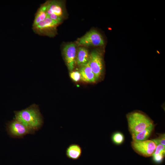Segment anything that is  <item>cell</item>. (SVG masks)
<instances>
[{
  "mask_svg": "<svg viewBox=\"0 0 165 165\" xmlns=\"http://www.w3.org/2000/svg\"><path fill=\"white\" fill-rule=\"evenodd\" d=\"M158 137L155 138L151 139L156 145L160 144L165 146V134H158Z\"/></svg>",
  "mask_w": 165,
  "mask_h": 165,
  "instance_id": "obj_16",
  "label": "cell"
},
{
  "mask_svg": "<svg viewBox=\"0 0 165 165\" xmlns=\"http://www.w3.org/2000/svg\"><path fill=\"white\" fill-rule=\"evenodd\" d=\"M71 78L75 82H78L81 79V75L78 71H72L70 73Z\"/></svg>",
  "mask_w": 165,
  "mask_h": 165,
  "instance_id": "obj_18",
  "label": "cell"
},
{
  "mask_svg": "<svg viewBox=\"0 0 165 165\" xmlns=\"http://www.w3.org/2000/svg\"><path fill=\"white\" fill-rule=\"evenodd\" d=\"M128 129L131 135L141 132L154 124L147 115L140 111L129 113L127 115Z\"/></svg>",
  "mask_w": 165,
  "mask_h": 165,
  "instance_id": "obj_2",
  "label": "cell"
},
{
  "mask_svg": "<svg viewBox=\"0 0 165 165\" xmlns=\"http://www.w3.org/2000/svg\"><path fill=\"white\" fill-rule=\"evenodd\" d=\"M59 23L47 17L43 21L36 26L32 27L34 32L39 35H52L56 31L57 26Z\"/></svg>",
  "mask_w": 165,
  "mask_h": 165,
  "instance_id": "obj_5",
  "label": "cell"
},
{
  "mask_svg": "<svg viewBox=\"0 0 165 165\" xmlns=\"http://www.w3.org/2000/svg\"><path fill=\"white\" fill-rule=\"evenodd\" d=\"M155 127L153 124L140 132L131 135L132 140L138 141L147 140L154 130Z\"/></svg>",
  "mask_w": 165,
  "mask_h": 165,
  "instance_id": "obj_14",
  "label": "cell"
},
{
  "mask_svg": "<svg viewBox=\"0 0 165 165\" xmlns=\"http://www.w3.org/2000/svg\"><path fill=\"white\" fill-rule=\"evenodd\" d=\"M47 2L41 4L35 13L32 24V27L37 25L44 21L47 17Z\"/></svg>",
  "mask_w": 165,
  "mask_h": 165,
  "instance_id": "obj_12",
  "label": "cell"
},
{
  "mask_svg": "<svg viewBox=\"0 0 165 165\" xmlns=\"http://www.w3.org/2000/svg\"><path fill=\"white\" fill-rule=\"evenodd\" d=\"M79 72L80 74L81 79L84 82H94L97 80L88 63L81 66Z\"/></svg>",
  "mask_w": 165,
  "mask_h": 165,
  "instance_id": "obj_10",
  "label": "cell"
},
{
  "mask_svg": "<svg viewBox=\"0 0 165 165\" xmlns=\"http://www.w3.org/2000/svg\"><path fill=\"white\" fill-rule=\"evenodd\" d=\"M6 130L11 137L23 138L28 134H34L31 130L16 119L8 122L6 124Z\"/></svg>",
  "mask_w": 165,
  "mask_h": 165,
  "instance_id": "obj_3",
  "label": "cell"
},
{
  "mask_svg": "<svg viewBox=\"0 0 165 165\" xmlns=\"http://www.w3.org/2000/svg\"><path fill=\"white\" fill-rule=\"evenodd\" d=\"M131 145L135 152L145 157L152 156L156 147V144L151 140L139 141L132 140Z\"/></svg>",
  "mask_w": 165,
  "mask_h": 165,
  "instance_id": "obj_4",
  "label": "cell"
},
{
  "mask_svg": "<svg viewBox=\"0 0 165 165\" xmlns=\"http://www.w3.org/2000/svg\"><path fill=\"white\" fill-rule=\"evenodd\" d=\"M79 43L86 46H98L104 45L101 35L97 31L92 30L87 33L79 40Z\"/></svg>",
  "mask_w": 165,
  "mask_h": 165,
  "instance_id": "obj_7",
  "label": "cell"
},
{
  "mask_svg": "<svg viewBox=\"0 0 165 165\" xmlns=\"http://www.w3.org/2000/svg\"><path fill=\"white\" fill-rule=\"evenodd\" d=\"M88 64L97 80L101 76L103 70L102 55L98 50H94L90 53Z\"/></svg>",
  "mask_w": 165,
  "mask_h": 165,
  "instance_id": "obj_6",
  "label": "cell"
},
{
  "mask_svg": "<svg viewBox=\"0 0 165 165\" xmlns=\"http://www.w3.org/2000/svg\"><path fill=\"white\" fill-rule=\"evenodd\" d=\"M82 148L80 146L76 144L70 145L66 148L65 154L68 159L73 160H79L82 155Z\"/></svg>",
  "mask_w": 165,
  "mask_h": 165,
  "instance_id": "obj_11",
  "label": "cell"
},
{
  "mask_svg": "<svg viewBox=\"0 0 165 165\" xmlns=\"http://www.w3.org/2000/svg\"><path fill=\"white\" fill-rule=\"evenodd\" d=\"M165 146L160 144L156 145L155 150L152 155L160 154L165 155Z\"/></svg>",
  "mask_w": 165,
  "mask_h": 165,
  "instance_id": "obj_17",
  "label": "cell"
},
{
  "mask_svg": "<svg viewBox=\"0 0 165 165\" xmlns=\"http://www.w3.org/2000/svg\"><path fill=\"white\" fill-rule=\"evenodd\" d=\"M164 155L163 154H160L153 155L152 156H153V159L154 161L157 163H160L162 161Z\"/></svg>",
  "mask_w": 165,
  "mask_h": 165,
  "instance_id": "obj_19",
  "label": "cell"
},
{
  "mask_svg": "<svg viewBox=\"0 0 165 165\" xmlns=\"http://www.w3.org/2000/svg\"><path fill=\"white\" fill-rule=\"evenodd\" d=\"M90 55L88 50L86 48L84 47H79L76 54V63L80 66L87 63L89 60Z\"/></svg>",
  "mask_w": 165,
  "mask_h": 165,
  "instance_id": "obj_13",
  "label": "cell"
},
{
  "mask_svg": "<svg viewBox=\"0 0 165 165\" xmlns=\"http://www.w3.org/2000/svg\"><path fill=\"white\" fill-rule=\"evenodd\" d=\"M63 55L68 69L72 71L74 67L76 54L75 45L71 43L66 45L63 49Z\"/></svg>",
  "mask_w": 165,
  "mask_h": 165,
  "instance_id": "obj_8",
  "label": "cell"
},
{
  "mask_svg": "<svg viewBox=\"0 0 165 165\" xmlns=\"http://www.w3.org/2000/svg\"><path fill=\"white\" fill-rule=\"evenodd\" d=\"M47 16L53 15L63 18L64 8L61 2L57 0H52L47 1Z\"/></svg>",
  "mask_w": 165,
  "mask_h": 165,
  "instance_id": "obj_9",
  "label": "cell"
},
{
  "mask_svg": "<svg viewBox=\"0 0 165 165\" xmlns=\"http://www.w3.org/2000/svg\"><path fill=\"white\" fill-rule=\"evenodd\" d=\"M111 139L113 143L116 145H119L122 144L124 142V137L121 132H116L112 134Z\"/></svg>",
  "mask_w": 165,
  "mask_h": 165,
  "instance_id": "obj_15",
  "label": "cell"
},
{
  "mask_svg": "<svg viewBox=\"0 0 165 165\" xmlns=\"http://www.w3.org/2000/svg\"><path fill=\"white\" fill-rule=\"evenodd\" d=\"M14 119L22 123L34 134L43 124V117L38 106L33 104L25 109L14 112Z\"/></svg>",
  "mask_w": 165,
  "mask_h": 165,
  "instance_id": "obj_1",
  "label": "cell"
}]
</instances>
